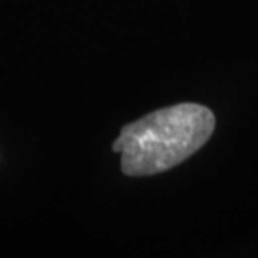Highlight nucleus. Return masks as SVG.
Here are the masks:
<instances>
[{
    "label": "nucleus",
    "instance_id": "1",
    "mask_svg": "<svg viewBox=\"0 0 258 258\" xmlns=\"http://www.w3.org/2000/svg\"><path fill=\"white\" fill-rule=\"evenodd\" d=\"M213 129L211 109L181 102L126 124L112 144V151L121 154V169L126 176H151L188 159L203 148Z\"/></svg>",
    "mask_w": 258,
    "mask_h": 258
}]
</instances>
